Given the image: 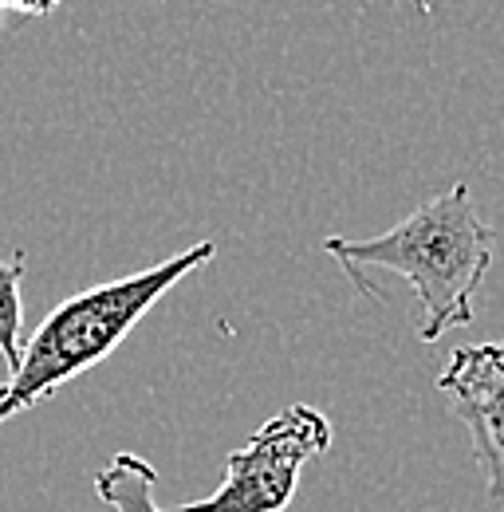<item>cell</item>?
Returning <instances> with one entry per match:
<instances>
[{
	"label": "cell",
	"mask_w": 504,
	"mask_h": 512,
	"mask_svg": "<svg viewBox=\"0 0 504 512\" xmlns=\"http://www.w3.org/2000/svg\"><path fill=\"white\" fill-rule=\"evenodd\" d=\"M493 245L497 237L489 221L477 213L473 190L465 182L422 201L410 217H402L378 237L323 241V249L343 264V272L359 292H367L371 272H390L418 292L422 343H438L445 331L473 323L477 316L473 296L493 264Z\"/></svg>",
	"instance_id": "cell-1"
},
{
	"label": "cell",
	"mask_w": 504,
	"mask_h": 512,
	"mask_svg": "<svg viewBox=\"0 0 504 512\" xmlns=\"http://www.w3.org/2000/svg\"><path fill=\"white\" fill-rule=\"evenodd\" d=\"M213 256V241H197L186 253H174L154 268L95 284L52 308L36 335L24 343L16 375L0 386V426L56 394L63 383L79 379L83 371L99 367L178 280H186Z\"/></svg>",
	"instance_id": "cell-2"
},
{
	"label": "cell",
	"mask_w": 504,
	"mask_h": 512,
	"mask_svg": "<svg viewBox=\"0 0 504 512\" xmlns=\"http://www.w3.org/2000/svg\"><path fill=\"white\" fill-rule=\"evenodd\" d=\"M331 446V422L304 402H292L268 418L241 449L225 461V481L189 505L166 512H284L296 497L304 465Z\"/></svg>",
	"instance_id": "cell-3"
},
{
	"label": "cell",
	"mask_w": 504,
	"mask_h": 512,
	"mask_svg": "<svg viewBox=\"0 0 504 512\" xmlns=\"http://www.w3.org/2000/svg\"><path fill=\"white\" fill-rule=\"evenodd\" d=\"M438 390L473 438L489 497L504 505V339L457 347L438 375Z\"/></svg>",
	"instance_id": "cell-4"
},
{
	"label": "cell",
	"mask_w": 504,
	"mask_h": 512,
	"mask_svg": "<svg viewBox=\"0 0 504 512\" xmlns=\"http://www.w3.org/2000/svg\"><path fill=\"white\" fill-rule=\"evenodd\" d=\"M95 493L103 505L115 512H162L158 493V469L138 457V453H115L99 473H95Z\"/></svg>",
	"instance_id": "cell-5"
},
{
	"label": "cell",
	"mask_w": 504,
	"mask_h": 512,
	"mask_svg": "<svg viewBox=\"0 0 504 512\" xmlns=\"http://www.w3.org/2000/svg\"><path fill=\"white\" fill-rule=\"evenodd\" d=\"M28 256L12 253L8 260H0V355L8 363V371L16 375L20 367V327H24V304H20V280H24Z\"/></svg>",
	"instance_id": "cell-6"
},
{
	"label": "cell",
	"mask_w": 504,
	"mask_h": 512,
	"mask_svg": "<svg viewBox=\"0 0 504 512\" xmlns=\"http://www.w3.org/2000/svg\"><path fill=\"white\" fill-rule=\"evenodd\" d=\"M63 0H0V8L8 12H28V16H48V12H56Z\"/></svg>",
	"instance_id": "cell-7"
},
{
	"label": "cell",
	"mask_w": 504,
	"mask_h": 512,
	"mask_svg": "<svg viewBox=\"0 0 504 512\" xmlns=\"http://www.w3.org/2000/svg\"><path fill=\"white\" fill-rule=\"evenodd\" d=\"M0 28H4V8H0Z\"/></svg>",
	"instance_id": "cell-8"
}]
</instances>
